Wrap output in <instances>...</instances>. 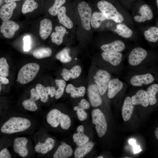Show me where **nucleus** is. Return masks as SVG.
I'll return each instance as SVG.
<instances>
[{"label":"nucleus","instance_id":"obj_1","mask_svg":"<svg viewBox=\"0 0 158 158\" xmlns=\"http://www.w3.org/2000/svg\"><path fill=\"white\" fill-rule=\"evenodd\" d=\"M30 121L25 118L12 117L2 125L1 132L7 134H13L25 131L31 126Z\"/></svg>","mask_w":158,"mask_h":158},{"label":"nucleus","instance_id":"obj_2","mask_svg":"<svg viewBox=\"0 0 158 158\" xmlns=\"http://www.w3.org/2000/svg\"><path fill=\"white\" fill-rule=\"evenodd\" d=\"M46 118L47 123L54 128L57 127L60 124L62 128L67 130L71 124L70 117L56 109L51 110L48 112Z\"/></svg>","mask_w":158,"mask_h":158},{"label":"nucleus","instance_id":"obj_3","mask_svg":"<svg viewBox=\"0 0 158 158\" xmlns=\"http://www.w3.org/2000/svg\"><path fill=\"white\" fill-rule=\"evenodd\" d=\"M98 8L106 17L107 19L112 20L117 23H121L124 20L123 15L111 3L105 0L98 2Z\"/></svg>","mask_w":158,"mask_h":158},{"label":"nucleus","instance_id":"obj_4","mask_svg":"<svg viewBox=\"0 0 158 158\" xmlns=\"http://www.w3.org/2000/svg\"><path fill=\"white\" fill-rule=\"evenodd\" d=\"M40 68L37 63H30L24 65L19 70L17 81L25 84L32 81L36 77Z\"/></svg>","mask_w":158,"mask_h":158},{"label":"nucleus","instance_id":"obj_5","mask_svg":"<svg viewBox=\"0 0 158 158\" xmlns=\"http://www.w3.org/2000/svg\"><path fill=\"white\" fill-rule=\"evenodd\" d=\"M92 122L95 125V129L99 137L106 133L107 124L105 117L101 110L98 109L93 110L92 112Z\"/></svg>","mask_w":158,"mask_h":158},{"label":"nucleus","instance_id":"obj_6","mask_svg":"<svg viewBox=\"0 0 158 158\" xmlns=\"http://www.w3.org/2000/svg\"><path fill=\"white\" fill-rule=\"evenodd\" d=\"M94 82L101 95H103L108 90L111 76L107 71L99 69L94 76Z\"/></svg>","mask_w":158,"mask_h":158},{"label":"nucleus","instance_id":"obj_7","mask_svg":"<svg viewBox=\"0 0 158 158\" xmlns=\"http://www.w3.org/2000/svg\"><path fill=\"white\" fill-rule=\"evenodd\" d=\"M78 11L83 28L86 30H90L91 29L90 21L92 11L91 8L87 2L82 1L78 5Z\"/></svg>","mask_w":158,"mask_h":158},{"label":"nucleus","instance_id":"obj_8","mask_svg":"<svg viewBox=\"0 0 158 158\" xmlns=\"http://www.w3.org/2000/svg\"><path fill=\"white\" fill-rule=\"evenodd\" d=\"M147 55V52L145 49L140 47H136L129 54L128 62L132 66H137L146 58Z\"/></svg>","mask_w":158,"mask_h":158},{"label":"nucleus","instance_id":"obj_9","mask_svg":"<svg viewBox=\"0 0 158 158\" xmlns=\"http://www.w3.org/2000/svg\"><path fill=\"white\" fill-rule=\"evenodd\" d=\"M19 27V25L14 21H4L0 27V31L5 38H11L13 37Z\"/></svg>","mask_w":158,"mask_h":158},{"label":"nucleus","instance_id":"obj_10","mask_svg":"<svg viewBox=\"0 0 158 158\" xmlns=\"http://www.w3.org/2000/svg\"><path fill=\"white\" fill-rule=\"evenodd\" d=\"M28 140L25 137H18L15 139L13 146L14 152L22 157H26L28 153L27 146Z\"/></svg>","mask_w":158,"mask_h":158},{"label":"nucleus","instance_id":"obj_11","mask_svg":"<svg viewBox=\"0 0 158 158\" xmlns=\"http://www.w3.org/2000/svg\"><path fill=\"white\" fill-rule=\"evenodd\" d=\"M87 93L90 103L92 107H98L102 104V100L97 86L95 84L90 85L87 88Z\"/></svg>","mask_w":158,"mask_h":158},{"label":"nucleus","instance_id":"obj_12","mask_svg":"<svg viewBox=\"0 0 158 158\" xmlns=\"http://www.w3.org/2000/svg\"><path fill=\"white\" fill-rule=\"evenodd\" d=\"M154 77L151 74L146 73L143 75H136L131 78L130 83L135 86H141L143 85H148L154 80Z\"/></svg>","mask_w":158,"mask_h":158},{"label":"nucleus","instance_id":"obj_13","mask_svg":"<svg viewBox=\"0 0 158 158\" xmlns=\"http://www.w3.org/2000/svg\"><path fill=\"white\" fill-rule=\"evenodd\" d=\"M140 16L136 15L134 18V20L138 22L141 23L151 20L153 17L152 11L150 6L147 4L142 5L139 9Z\"/></svg>","mask_w":158,"mask_h":158},{"label":"nucleus","instance_id":"obj_14","mask_svg":"<svg viewBox=\"0 0 158 158\" xmlns=\"http://www.w3.org/2000/svg\"><path fill=\"white\" fill-rule=\"evenodd\" d=\"M103 59L114 66L118 65L121 61L122 54L120 52L104 51L102 54Z\"/></svg>","mask_w":158,"mask_h":158},{"label":"nucleus","instance_id":"obj_15","mask_svg":"<svg viewBox=\"0 0 158 158\" xmlns=\"http://www.w3.org/2000/svg\"><path fill=\"white\" fill-rule=\"evenodd\" d=\"M123 83L118 78L110 80L108 85L107 96L109 98H113L122 89Z\"/></svg>","mask_w":158,"mask_h":158},{"label":"nucleus","instance_id":"obj_16","mask_svg":"<svg viewBox=\"0 0 158 158\" xmlns=\"http://www.w3.org/2000/svg\"><path fill=\"white\" fill-rule=\"evenodd\" d=\"M58 147L53 155L54 158H67L71 157L73 153L71 147L64 142Z\"/></svg>","mask_w":158,"mask_h":158},{"label":"nucleus","instance_id":"obj_17","mask_svg":"<svg viewBox=\"0 0 158 158\" xmlns=\"http://www.w3.org/2000/svg\"><path fill=\"white\" fill-rule=\"evenodd\" d=\"M55 143V140L53 138H48L44 142H39L35 147V150L37 152L46 154L53 149Z\"/></svg>","mask_w":158,"mask_h":158},{"label":"nucleus","instance_id":"obj_18","mask_svg":"<svg viewBox=\"0 0 158 158\" xmlns=\"http://www.w3.org/2000/svg\"><path fill=\"white\" fill-rule=\"evenodd\" d=\"M52 29V24L50 20L44 18L40 21L39 33L42 39H46L51 34Z\"/></svg>","mask_w":158,"mask_h":158},{"label":"nucleus","instance_id":"obj_19","mask_svg":"<svg viewBox=\"0 0 158 158\" xmlns=\"http://www.w3.org/2000/svg\"><path fill=\"white\" fill-rule=\"evenodd\" d=\"M131 99L132 104L134 105L140 104L147 107L149 105L146 92L143 90L138 91Z\"/></svg>","mask_w":158,"mask_h":158},{"label":"nucleus","instance_id":"obj_20","mask_svg":"<svg viewBox=\"0 0 158 158\" xmlns=\"http://www.w3.org/2000/svg\"><path fill=\"white\" fill-rule=\"evenodd\" d=\"M16 6L15 2L7 3L4 5L0 9V18L4 21L8 20L12 16Z\"/></svg>","mask_w":158,"mask_h":158},{"label":"nucleus","instance_id":"obj_21","mask_svg":"<svg viewBox=\"0 0 158 158\" xmlns=\"http://www.w3.org/2000/svg\"><path fill=\"white\" fill-rule=\"evenodd\" d=\"M125 48L124 43L119 40L103 44L101 47V49L104 51L120 52L123 50Z\"/></svg>","mask_w":158,"mask_h":158},{"label":"nucleus","instance_id":"obj_22","mask_svg":"<svg viewBox=\"0 0 158 158\" xmlns=\"http://www.w3.org/2000/svg\"><path fill=\"white\" fill-rule=\"evenodd\" d=\"M82 70L80 66L78 65L74 66L70 70L66 68L62 69L61 75L66 81H68L71 78L74 79L80 75Z\"/></svg>","mask_w":158,"mask_h":158},{"label":"nucleus","instance_id":"obj_23","mask_svg":"<svg viewBox=\"0 0 158 158\" xmlns=\"http://www.w3.org/2000/svg\"><path fill=\"white\" fill-rule=\"evenodd\" d=\"M130 97L125 98L122 108V115L123 120L127 121L130 118L133 111L134 107Z\"/></svg>","mask_w":158,"mask_h":158},{"label":"nucleus","instance_id":"obj_24","mask_svg":"<svg viewBox=\"0 0 158 158\" xmlns=\"http://www.w3.org/2000/svg\"><path fill=\"white\" fill-rule=\"evenodd\" d=\"M84 127L82 125L79 126L77 128V133L73 135V141L78 146L83 145L89 142V137L84 133Z\"/></svg>","mask_w":158,"mask_h":158},{"label":"nucleus","instance_id":"obj_25","mask_svg":"<svg viewBox=\"0 0 158 158\" xmlns=\"http://www.w3.org/2000/svg\"><path fill=\"white\" fill-rule=\"evenodd\" d=\"M55 29L56 32H53L51 35V40L53 42L59 45L63 42L66 30L64 27L61 25L56 26Z\"/></svg>","mask_w":158,"mask_h":158},{"label":"nucleus","instance_id":"obj_26","mask_svg":"<svg viewBox=\"0 0 158 158\" xmlns=\"http://www.w3.org/2000/svg\"><path fill=\"white\" fill-rule=\"evenodd\" d=\"M66 12V8L64 6L61 7L57 14L58 18L60 23L68 29H71L73 26V23L67 16Z\"/></svg>","mask_w":158,"mask_h":158},{"label":"nucleus","instance_id":"obj_27","mask_svg":"<svg viewBox=\"0 0 158 158\" xmlns=\"http://www.w3.org/2000/svg\"><path fill=\"white\" fill-rule=\"evenodd\" d=\"M94 146V143L92 141H90L83 145L79 146L76 149L75 151V157L76 158L83 157L92 150Z\"/></svg>","mask_w":158,"mask_h":158},{"label":"nucleus","instance_id":"obj_28","mask_svg":"<svg viewBox=\"0 0 158 158\" xmlns=\"http://www.w3.org/2000/svg\"><path fill=\"white\" fill-rule=\"evenodd\" d=\"M66 90L67 93L70 94L71 97L76 98L84 96L85 93L86 89L83 86L76 87L72 84H69L66 86Z\"/></svg>","mask_w":158,"mask_h":158},{"label":"nucleus","instance_id":"obj_29","mask_svg":"<svg viewBox=\"0 0 158 158\" xmlns=\"http://www.w3.org/2000/svg\"><path fill=\"white\" fill-rule=\"evenodd\" d=\"M114 31L119 35L125 38L131 37L133 34V32L130 28L125 24L121 23L116 25Z\"/></svg>","mask_w":158,"mask_h":158},{"label":"nucleus","instance_id":"obj_30","mask_svg":"<svg viewBox=\"0 0 158 158\" xmlns=\"http://www.w3.org/2000/svg\"><path fill=\"white\" fill-rule=\"evenodd\" d=\"M35 90L43 102H46L48 99V96L50 95V87H45L40 84H37L35 87Z\"/></svg>","mask_w":158,"mask_h":158},{"label":"nucleus","instance_id":"obj_31","mask_svg":"<svg viewBox=\"0 0 158 158\" xmlns=\"http://www.w3.org/2000/svg\"><path fill=\"white\" fill-rule=\"evenodd\" d=\"M158 91V84H154L149 87L147 90V98L149 104L153 105L157 102L156 95Z\"/></svg>","mask_w":158,"mask_h":158},{"label":"nucleus","instance_id":"obj_32","mask_svg":"<svg viewBox=\"0 0 158 158\" xmlns=\"http://www.w3.org/2000/svg\"><path fill=\"white\" fill-rule=\"evenodd\" d=\"M107 19L105 16L101 12H94L92 14L90 24L94 28H97L100 26L102 22Z\"/></svg>","mask_w":158,"mask_h":158},{"label":"nucleus","instance_id":"obj_33","mask_svg":"<svg viewBox=\"0 0 158 158\" xmlns=\"http://www.w3.org/2000/svg\"><path fill=\"white\" fill-rule=\"evenodd\" d=\"M145 39L147 41L155 42L158 40V28L153 26L148 29L144 33Z\"/></svg>","mask_w":158,"mask_h":158},{"label":"nucleus","instance_id":"obj_34","mask_svg":"<svg viewBox=\"0 0 158 158\" xmlns=\"http://www.w3.org/2000/svg\"><path fill=\"white\" fill-rule=\"evenodd\" d=\"M52 54V50L49 47H43L35 50L33 53V56L38 59H42L49 57Z\"/></svg>","mask_w":158,"mask_h":158},{"label":"nucleus","instance_id":"obj_35","mask_svg":"<svg viewBox=\"0 0 158 158\" xmlns=\"http://www.w3.org/2000/svg\"><path fill=\"white\" fill-rule=\"evenodd\" d=\"M70 51V49L68 48L63 49L56 54V59L62 63L69 62L72 60V58L69 55Z\"/></svg>","mask_w":158,"mask_h":158},{"label":"nucleus","instance_id":"obj_36","mask_svg":"<svg viewBox=\"0 0 158 158\" xmlns=\"http://www.w3.org/2000/svg\"><path fill=\"white\" fill-rule=\"evenodd\" d=\"M38 7V4L35 0H26L23 4L22 12L23 14L31 12L37 8Z\"/></svg>","mask_w":158,"mask_h":158},{"label":"nucleus","instance_id":"obj_37","mask_svg":"<svg viewBox=\"0 0 158 158\" xmlns=\"http://www.w3.org/2000/svg\"><path fill=\"white\" fill-rule=\"evenodd\" d=\"M55 82L58 88L56 90L55 96L56 99H58L63 95L66 84L65 81L62 79H56Z\"/></svg>","mask_w":158,"mask_h":158},{"label":"nucleus","instance_id":"obj_38","mask_svg":"<svg viewBox=\"0 0 158 158\" xmlns=\"http://www.w3.org/2000/svg\"><path fill=\"white\" fill-rule=\"evenodd\" d=\"M66 1V0H55L53 5L48 10L49 14L53 16L57 15L59 10Z\"/></svg>","mask_w":158,"mask_h":158},{"label":"nucleus","instance_id":"obj_39","mask_svg":"<svg viewBox=\"0 0 158 158\" xmlns=\"http://www.w3.org/2000/svg\"><path fill=\"white\" fill-rule=\"evenodd\" d=\"M9 75V66L6 59L4 57L0 58V75L7 77Z\"/></svg>","mask_w":158,"mask_h":158},{"label":"nucleus","instance_id":"obj_40","mask_svg":"<svg viewBox=\"0 0 158 158\" xmlns=\"http://www.w3.org/2000/svg\"><path fill=\"white\" fill-rule=\"evenodd\" d=\"M35 101L30 98L24 101L22 105L25 109L31 111H34L38 109V107Z\"/></svg>","mask_w":158,"mask_h":158},{"label":"nucleus","instance_id":"obj_41","mask_svg":"<svg viewBox=\"0 0 158 158\" xmlns=\"http://www.w3.org/2000/svg\"><path fill=\"white\" fill-rule=\"evenodd\" d=\"M73 109L77 111L76 114L78 119L80 121H83L86 120L87 117V115L84 110L79 106H76L74 107Z\"/></svg>","mask_w":158,"mask_h":158},{"label":"nucleus","instance_id":"obj_42","mask_svg":"<svg viewBox=\"0 0 158 158\" xmlns=\"http://www.w3.org/2000/svg\"><path fill=\"white\" fill-rule=\"evenodd\" d=\"M136 141V140L133 138H131L128 141L129 143L133 146V151L134 154L138 153L142 150L141 149L140 146L137 144Z\"/></svg>","mask_w":158,"mask_h":158},{"label":"nucleus","instance_id":"obj_43","mask_svg":"<svg viewBox=\"0 0 158 158\" xmlns=\"http://www.w3.org/2000/svg\"><path fill=\"white\" fill-rule=\"evenodd\" d=\"M23 49L24 51H28L30 49L31 40L29 36H25L23 38Z\"/></svg>","mask_w":158,"mask_h":158},{"label":"nucleus","instance_id":"obj_44","mask_svg":"<svg viewBox=\"0 0 158 158\" xmlns=\"http://www.w3.org/2000/svg\"><path fill=\"white\" fill-rule=\"evenodd\" d=\"M11 155L6 148H4L0 152V158H10Z\"/></svg>","mask_w":158,"mask_h":158},{"label":"nucleus","instance_id":"obj_45","mask_svg":"<svg viewBox=\"0 0 158 158\" xmlns=\"http://www.w3.org/2000/svg\"><path fill=\"white\" fill-rule=\"evenodd\" d=\"M79 106L83 109H88L90 107L89 103L85 99H81L80 103H78Z\"/></svg>","mask_w":158,"mask_h":158},{"label":"nucleus","instance_id":"obj_46","mask_svg":"<svg viewBox=\"0 0 158 158\" xmlns=\"http://www.w3.org/2000/svg\"><path fill=\"white\" fill-rule=\"evenodd\" d=\"M30 99L35 101L39 99L40 98L38 94L34 88H32L30 90Z\"/></svg>","mask_w":158,"mask_h":158},{"label":"nucleus","instance_id":"obj_47","mask_svg":"<svg viewBox=\"0 0 158 158\" xmlns=\"http://www.w3.org/2000/svg\"><path fill=\"white\" fill-rule=\"evenodd\" d=\"M0 82L4 84H7L9 83V81L6 77L0 75Z\"/></svg>","mask_w":158,"mask_h":158},{"label":"nucleus","instance_id":"obj_48","mask_svg":"<svg viewBox=\"0 0 158 158\" xmlns=\"http://www.w3.org/2000/svg\"><path fill=\"white\" fill-rule=\"evenodd\" d=\"M50 97H53L55 96L56 90L54 87L52 86L50 87Z\"/></svg>","mask_w":158,"mask_h":158},{"label":"nucleus","instance_id":"obj_49","mask_svg":"<svg viewBox=\"0 0 158 158\" xmlns=\"http://www.w3.org/2000/svg\"><path fill=\"white\" fill-rule=\"evenodd\" d=\"M21 0H5V2L6 3H9L13 2H15L16 1H19Z\"/></svg>","mask_w":158,"mask_h":158},{"label":"nucleus","instance_id":"obj_50","mask_svg":"<svg viewBox=\"0 0 158 158\" xmlns=\"http://www.w3.org/2000/svg\"><path fill=\"white\" fill-rule=\"evenodd\" d=\"M155 135L157 139L158 140V127H157L156 129L155 132Z\"/></svg>","mask_w":158,"mask_h":158},{"label":"nucleus","instance_id":"obj_51","mask_svg":"<svg viewBox=\"0 0 158 158\" xmlns=\"http://www.w3.org/2000/svg\"><path fill=\"white\" fill-rule=\"evenodd\" d=\"M97 158H103V157L102 156H100L98 157Z\"/></svg>","mask_w":158,"mask_h":158},{"label":"nucleus","instance_id":"obj_52","mask_svg":"<svg viewBox=\"0 0 158 158\" xmlns=\"http://www.w3.org/2000/svg\"><path fill=\"white\" fill-rule=\"evenodd\" d=\"M156 2H157V6L158 7V0H157Z\"/></svg>","mask_w":158,"mask_h":158},{"label":"nucleus","instance_id":"obj_53","mask_svg":"<svg viewBox=\"0 0 158 158\" xmlns=\"http://www.w3.org/2000/svg\"><path fill=\"white\" fill-rule=\"evenodd\" d=\"M124 158H131V157H124Z\"/></svg>","mask_w":158,"mask_h":158},{"label":"nucleus","instance_id":"obj_54","mask_svg":"<svg viewBox=\"0 0 158 158\" xmlns=\"http://www.w3.org/2000/svg\"><path fill=\"white\" fill-rule=\"evenodd\" d=\"M1 83H0V91H1Z\"/></svg>","mask_w":158,"mask_h":158}]
</instances>
